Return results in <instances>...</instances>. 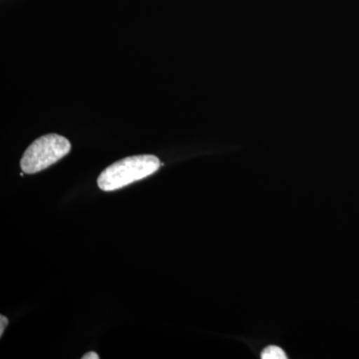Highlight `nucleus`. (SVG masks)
<instances>
[{"label": "nucleus", "mask_w": 359, "mask_h": 359, "mask_svg": "<svg viewBox=\"0 0 359 359\" xmlns=\"http://www.w3.org/2000/svg\"><path fill=\"white\" fill-rule=\"evenodd\" d=\"M161 165L159 158L154 155L131 156L106 168L98 177L97 184L105 192L119 190L156 173Z\"/></svg>", "instance_id": "f257e3e1"}, {"label": "nucleus", "mask_w": 359, "mask_h": 359, "mask_svg": "<svg viewBox=\"0 0 359 359\" xmlns=\"http://www.w3.org/2000/svg\"><path fill=\"white\" fill-rule=\"evenodd\" d=\"M71 150L69 140L58 134H48L36 139L23 154L21 170L26 174H35L47 169L65 157Z\"/></svg>", "instance_id": "f03ea898"}, {"label": "nucleus", "mask_w": 359, "mask_h": 359, "mask_svg": "<svg viewBox=\"0 0 359 359\" xmlns=\"http://www.w3.org/2000/svg\"><path fill=\"white\" fill-rule=\"evenodd\" d=\"M261 358L263 359H287V356L280 347L271 346L264 348Z\"/></svg>", "instance_id": "7ed1b4c3"}, {"label": "nucleus", "mask_w": 359, "mask_h": 359, "mask_svg": "<svg viewBox=\"0 0 359 359\" xmlns=\"http://www.w3.org/2000/svg\"><path fill=\"white\" fill-rule=\"evenodd\" d=\"M0 335H4V330H6V327H7V325H8V318H6V316H0Z\"/></svg>", "instance_id": "20e7f679"}, {"label": "nucleus", "mask_w": 359, "mask_h": 359, "mask_svg": "<svg viewBox=\"0 0 359 359\" xmlns=\"http://www.w3.org/2000/svg\"><path fill=\"white\" fill-rule=\"evenodd\" d=\"M100 358V356L98 355L96 353H88L86 354H84L83 356H82V359H99Z\"/></svg>", "instance_id": "39448f33"}]
</instances>
